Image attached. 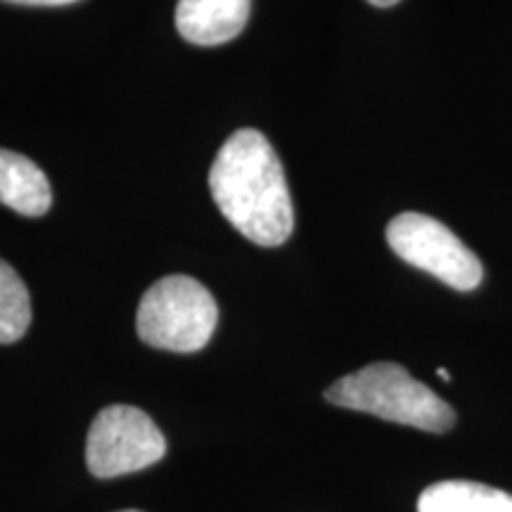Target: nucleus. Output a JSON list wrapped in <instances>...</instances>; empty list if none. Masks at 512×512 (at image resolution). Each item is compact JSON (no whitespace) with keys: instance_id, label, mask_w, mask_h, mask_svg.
Here are the masks:
<instances>
[{"instance_id":"obj_9","label":"nucleus","mask_w":512,"mask_h":512,"mask_svg":"<svg viewBox=\"0 0 512 512\" xmlns=\"http://www.w3.org/2000/svg\"><path fill=\"white\" fill-rule=\"evenodd\" d=\"M31 325V297L15 268L0 259V344L27 335Z\"/></svg>"},{"instance_id":"obj_13","label":"nucleus","mask_w":512,"mask_h":512,"mask_svg":"<svg viewBox=\"0 0 512 512\" xmlns=\"http://www.w3.org/2000/svg\"><path fill=\"white\" fill-rule=\"evenodd\" d=\"M121 512H140V510H121Z\"/></svg>"},{"instance_id":"obj_4","label":"nucleus","mask_w":512,"mask_h":512,"mask_svg":"<svg viewBox=\"0 0 512 512\" xmlns=\"http://www.w3.org/2000/svg\"><path fill=\"white\" fill-rule=\"evenodd\" d=\"M387 242L399 259L434 275L453 290L472 292L482 283L484 268L477 254L432 216L415 211L394 216L387 226Z\"/></svg>"},{"instance_id":"obj_2","label":"nucleus","mask_w":512,"mask_h":512,"mask_svg":"<svg viewBox=\"0 0 512 512\" xmlns=\"http://www.w3.org/2000/svg\"><path fill=\"white\" fill-rule=\"evenodd\" d=\"M325 399L339 408L377 415L422 432L441 434L456 425L453 408L396 363H373L344 375L325 392Z\"/></svg>"},{"instance_id":"obj_6","label":"nucleus","mask_w":512,"mask_h":512,"mask_svg":"<svg viewBox=\"0 0 512 512\" xmlns=\"http://www.w3.org/2000/svg\"><path fill=\"white\" fill-rule=\"evenodd\" d=\"M252 0H178L176 29L192 46H223L247 27Z\"/></svg>"},{"instance_id":"obj_7","label":"nucleus","mask_w":512,"mask_h":512,"mask_svg":"<svg viewBox=\"0 0 512 512\" xmlns=\"http://www.w3.org/2000/svg\"><path fill=\"white\" fill-rule=\"evenodd\" d=\"M0 204L29 219L43 216L53 204L48 176L29 157L0 150Z\"/></svg>"},{"instance_id":"obj_1","label":"nucleus","mask_w":512,"mask_h":512,"mask_svg":"<svg viewBox=\"0 0 512 512\" xmlns=\"http://www.w3.org/2000/svg\"><path fill=\"white\" fill-rule=\"evenodd\" d=\"M209 190L230 226L254 245L278 247L292 235V195L264 133L242 128L221 145L209 171Z\"/></svg>"},{"instance_id":"obj_12","label":"nucleus","mask_w":512,"mask_h":512,"mask_svg":"<svg viewBox=\"0 0 512 512\" xmlns=\"http://www.w3.org/2000/svg\"><path fill=\"white\" fill-rule=\"evenodd\" d=\"M439 377H441V380H444V382H451V375H448L444 368H439Z\"/></svg>"},{"instance_id":"obj_8","label":"nucleus","mask_w":512,"mask_h":512,"mask_svg":"<svg viewBox=\"0 0 512 512\" xmlns=\"http://www.w3.org/2000/svg\"><path fill=\"white\" fill-rule=\"evenodd\" d=\"M418 512H512V496L477 482H439L422 491Z\"/></svg>"},{"instance_id":"obj_5","label":"nucleus","mask_w":512,"mask_h":512,"mask_svg":"<svg viewBox=\"0 0 512 512\" xmlns=\"http://www.w3.org/2000/svg\"><path fill=\"white\" fill-rule=\"evenodd\" d=\"M166 439L147 413L133 406H107L86 439V465L95 477L112 479L159 463Z\"/></svg>"},{"instance_id":"obj_11","label":"nucleus","mask_w":512,"mask_h":512,"mask_svg":"<svg viewBox=\"0 0 512 512\" xmlns=\"http://www.w3.org/2000/svg\"><path fill=\"white\" fill-rule=\"evenodd\" d=\"M370 5H375V8H392V5L399 3V0H368Z\"/></svg>"},{"instance_id":"obj_3","label":"nucleus","mask_w":512,"mask_h":512,"mask_svg":"<svg viewBox=\"0 0 512 512\" xmlns=\"http://www.w3.org/2000/svg\"><path fill=\"white\" fill-rule=\"evenodd\" d=\"M219 323L211 292L190 275H166L143 294L138 306V335L155 349L192 354L209 344Z\"/></svg>"},{"instance_id":"obj_10","label":"nucleus","mask_w":512,"mask_h":512,"mask_svg":"<svg viewBox=\"0 0 512 512\" xmlns=\"http://www.w3.org/2000/svg\"><path fill=\"white\" fill-rule=\"evenodd\" d=\"M12 5H34V8H60V5H72L76 0H5Z\"/></svg>"}]
</instances>
